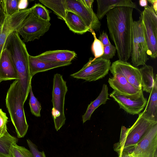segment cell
Wrapping results in <instances>:
<instances>
[{"label":"cell","instance_id":"5b68a950","mask_svg":"<svg viewBox=\"0 0 157 157\" xmlns=\"http://www.w3.org/2000/svg\"><path fill=\"white\" fill-rule=\"evenodd\" d=\"M68 91L66 82L63 76L56 73L54 75L52 102V115L55 127L58 131L64 125L66 118L64 110L65 97Z\"/></svg>","mask_w":157,"mask_h":157},{"label":"cell","instance_id":"d6a6232c","mask_svg":"<svg viewBox=\"0 0 157 157\" xmlns=\"http://www.w3.org/2000/svg\"><path fill=\"white\" fill-rule=\"evenodd\" d=\"M27 142L33 157H46L44 151H39L37 146L30 140L27 139Z\"/></svg>","mask_w":157,"mask_h":157},{"label":"cell","instance_id":"e0dca14e","mask_svg":"<svg viewBox=\"0 0 157 157\" xmlns=\"http://www.w3.org/2000/svg\"><path fill=\"white\" fill-rule=\"evenodd\" d=\"M76 56V54L73 51L58 50L47 51L35 56L42 61L52 62H71Z\"/></svg>","mask_w":157,"mask_h":157},{"label":"cell","instance_id":"7c38bea8","mask_svg":"<svg viewBox=\"0 0 157 157\" xmlns=\"http://www.w3.org/2000/svg\"><path fill=\"white\" fill-rule=\"evenodd\" d=\"M66 4L67 10L78 15L90 30H99L101 23L92 9L87 8L81 0H66Z\"/></svg>","mask_w":157,"mask_h":157},{"label":"cell","instance_id":"cb8c5ba5","mask_svg":"<svg viewBox=\"0 0 157 157\" xmlns=\"http://www.w3.org/2000/svg\"><path fill=\"white\" fill-rule=\"evenodd\" d=\"M46 7L52 10L58 18L64 20L67 10L66 0H39Z\"/></svg>","mask_w":157,"mask_h":157},{"label":"cell","instance_id":"f1b7e54d","mask_svg":"<svg viewBox=\"0 0 157 157\" xmlns=\"http://www.w3.org/2000/svg\"><path fill=\"white\" fill-rule=\"evenodd\" d=\"M89 32L91 33L94 39L91 46V50L94 56V58L101 57L104 53V46L100 41L97 38L94 30L90 29Z\"/></svg>","mask_w":157,"mask_h":157},{"label":"cell","instance_id":"d590c367","mask_svg":"<svg viewBox=\"0 0 157 157\" xmlns=\"http://www.w3.org/2000/svg\"><path fill=\"white\" fill-rule=\"evenodd\" d=\"M29 4L27 0H19L18 8L20 10L26 9Z\"/></svg>","mask_w":157,"mask_h":157},{"label":"cell","instance_id":"8d00e7d4","mask_svg":"<svg viewBox=\"0 0 157 157\" xmlns=\"http://www.w3.org/2000/svg\"><path fill=\"white\" fill-rule=\"evenodd\" d=\"M82 2L87 8L92 9V5L94 1V0H81Z\"/></svg>","mask_w":157,"mask_h":157},{"label":"cell","instance_id":"83f0119b","mask_svg":"<svg viewBox=\"0 0 157 157\" xmlns=\"http://www.w3.org/2000/svg\"><path fill=\"white\" fill-rule=\"evenodd\" d=\"M19 0H2L4 12L6 16H10L20 10L18 8Z\"/></svg>","mask_w":157,"mask_h":157},{"label":"cell","instance_id":"4fadbf2b","mask_svg":"<svg viewBox=\"0 0 157 157\" xmlns=\"http://www.w3.org/2000/svg\"><path fill=\"white\" fill-rule=\"evenodd\" d=\"M113 75L119 74L139 89L141 88V77L140 69L127 62L118 60L113 62L109 70Z\"/></svg>","mask_w":157,"mask_h":157},{"label":"cell","instance_id":"f35d334b","mask_svg":"<svg viewBox=\"0 0 157 157\" xmlns=\"http://www.w3.org/2000/svg\"><path fill=\"white\" fill-rule=\"evenodd\" d=\"M139 4L140 6L144 7L148 6V2L147 0H140L139 1Z\"/></svg>","mask_w":157,"mask_h":157},{"label":"cell","instance_id":"4dcf8cb0","mask_svg":"<svg viewBox=\"0 0 157 157\" xmlns=\"http://www.w3.org/2000/svg\"><path fill=\"white\" fill-rule=\"evenodd\" d=\"M8 119L6 113L0 108V137L3 136L7 131L6 124Z\"/></svg>","mask_w":157,"mask_h":157},{"label":"cell","instance_id":"e575fe53","mask_svg":"<svg viewBox=\"0 0 157 157\" xmlns=\"http://www.w3.org/2000/svg\"><path fill=\"white\" fill-rule=\"evenodd\" d=\"M6 16L4 11L2 0H0V24L4 23Z\"/></svg>","mask_w":157,"mask_h":157},{"label":"cell","instance_id":"8fae6325","mask_svg":"<svg viewBox=\"0 0 157 157\" xmlns=\"http://www.w3.org/2000/svg\"><path fill=\"white\" fill-rule=\"evenodd\" d=\"M157 123L154 125L135 148L128 151L133 157H157Z\"/></svg>","mask_w":157,"mask_h":157},{"label":"cell","instance_id":"d6986e66","mask_svg":"<svg viewBox=\"0 0 157 157\" xmlns=\"http://www.w3.org/2000/svg\"><path fill=\"white\" fill-rule=\"evenodd\" d=\"M71 64V62H52L45 61L39 59L35 56L30 55L29 56V70L32 77L39 72L46 71L57 67L68 66Z\"/></svg>","mask_w":157,"mask_h":157},{"label":"cell","instance_id":"ab89813d","mask_svg":"<svg viewBox=\"0 0 157 157\" xmlns=\"http://www.w3.org/2000/svg\"><path fill=\"white\" fill-rule=\"evenodd\" d=\"M3 24H0V35L2 31Z\"/></svg>","mask_w":157,"mask_h":157},{"label":"cell","instance_id":"30bf717a","mask_svg":"<svg viewBox=\"0 0 157 157\" xmlns=\"http://www.w3.org/2000/svg\"><path fill=\"white\" fill-rule=\"evenodd\" d=\"M143 91L141 89L133 96H127L113 90L109 96L118 103L120 108L127 113L134 115L139 114L146 106L147 100L144 97Z\"/></svg>","mask_w":157,"mask_h":157},{"label":"cell","instance_id":"277c9868","mask_svg":"<svg viewBox=\"0 0 157 157\" xmlns=\"http://www.w3.org/2000/svg\"><path fill=\"white\" fill-rule=\"evenodd\" d=\"M157 123L147 120L142 112L130 128L122 126L119 141L114 145V150L118 154L132 150L150 128Z\"/></svg>","mask_w":157,"mask_h":157},{"label":"cell","instance_id":"ba28073f","mask_svg":"<svg viewBox=\"0 0 157 157\" xmlns=\"http://www.w3.org/2000/svg\"><path fill=\"white\" fill-rule=\"evenodd\" d=\"M51 25L50 21L39 18L31 11L16 31L23 38L24 42H28L39 39L49 30Z\"/></svg>","mask_w":157,"mask_h":157},{"label":"cell","instance_id":"7a4b0ae2","mask_svg":"<svg viewBox=\"0 0 157 157\" xmlns=\"http://www.w3.org/2000/svg\"><path fill=\"white\" fill-rule=\"evenodd\" d=\"M4 49L8 52L17 72L25 103L29 92L33 77L29 70V55L25 44L16 31L11 32L8 35Z\"/></svg>","mask_w":157,"mask_h":157},{"label":"cell","instance_id":"9a60e30c","mask_svg":"<svg viewBox=\"0 0 157 157\" xmlns=\"http://www.w3.org/2000/svg\"><path fill=\"white\" fill-rule=\"evenodd\" d=\"M113 75L109 78L108 82L113 90L121 94L133 96L139 93L142 89L136 87L119 74H115Z\"/></svg>","mask_w":157,"mask_h":157},{"label":"cell","instance_id":"6da1fadb","mask_svg":"<svg viewBox=\"0 0 157 157\" xmlns=\"http://www.w3.org/2000/svg\"><path fill=\"white\" fill-rule=\"evenodd\" d=\"M133 9L129 7H118L111 9L106 14L107 26L118 57L119 60L124 62H127L131 55Z\"/></svg>","mask_w":157,"mask_h":157},{"label":"cell","instance_id":"603a6c76","mask_svg":"<svg viewBox=\"0 0 157 157\" xmlns=\"http://www.w3.org/2000/svg\"><path fill=\"white\" fill-rule=\"evenodd\" d=\"M139 69L141 77L142 90L150 93L154 82L153 67L151 66L145 64Z\"/></svg>","mask_w":157,"mask_h":157},{"label":"cell","instance_id":"ac0fdd59","mask_svg":"<svg viewBox=\"0 0 157 157\" xmlns=\"http://www.w3.org/2000/svg\"><path fill=\"white\" fill-rule=\"evenodd\" d=\"M97 16L101 20L111 9L120 6H126L137 9L136 4L131 0H97Z\"/></svg>","mask_w":157,"mask_h":157},{"label":"cell","instance_id":"ffe728a7","mask_svg":"<svg viewBox=\"0 0 157 157\" xmlns=\"http://www.w3.org/2000/svg\"><path fill=\"white\" fill-rule=\"evenodd\" d=\"M142 116L145 119L157 123V76L154 77L153 86Z\"/></svg>","mask_w":157,"mask_h":157},{"label":"cell","instance_id":"3957f363","mask_svg":"<svg viewBox=\"0 0 157 157\" xmlns=\"http://www.w3.org/2000/svg\"><path fill=\"white\" fill-rule=\"evenodd\" d=\"M24 104L19 81L15 80L7 91L6 104L18 138L24 137L28 129Z\"/></svg>","mask_w":157,"mask_h":157},{"label":"cell","instance_id":"d4e9b609","mask_svg":"<svg viewBox=\"0 0 157 157\" xmlns=\"http://www.w3.org/2000/svg\"><path fill=\"white\" fill-rule=\"evenodd\" d=\"M18 139L7 131L0 137V157H11L12 146L18 142Z\"/></svg>","mask_w":157,"mask_h":157},{"label":"cell","instance_id":"1f68e13d","mask_svg":"<svg viewBox=\"0 0 157 157\" xmlns=\"http://www.w3.org/2000/svg\"><path fill=\"white\" fill-rule=\"evenodd\" d=\"M116 51L115 47L111 44L104 46V53L101 57L107 60H110L115 56Z\"/></svg>","mask_w":157,"mask_h":157},{"label":"cell","instance_id":"5bb4252c","mask_svg":"<svg viewBox=\"0 0 157 157\" xmlns=\"http://www.w3.org/2000/svg\"><path fill=\"white\" fill-rule=\"evenodd\" d=\"M33 9V6L19 10L11 16H6L0 35V56L8 35L11 32L16 31L24 20L31 12Z\"/></svg>","mask_w":157,"mask_h":157},{"label":"cell","instance_id":"44dd1931","mask_svg":"<svg viewBox=\"0 0 157 157\" xmlns=\"http://www.w3.org/2000/svg\"><path fill=\"white\" fill-rule=\"evenodd\" d=\"M64 21L69 29L75 33L82 34L90 31V28L82 19L71 11L67 10Z\"/></svg>","mask_w":157,"mask_h":157},{"label":"cell","instance_id":"52a82bcc","mask_svg":"<svg viewBox=\"0 0 157 157\" xmlns=\"http://www.w3.org/2000/svg\"><path fill=\"white\" fill-rule=\"evenodd\" d=\"M143 25L147 46V55L153 59L157 56V15L153 8L144 7L140 16Z\"/></svg>","mask_w":157,"mask_h":157},{"label":"cell","instance_id":"74e56055","mask_svg":"<svg viewBox=\"0 0 157 157\" xmlns=\"http://www.w3.org/2000/svg\"><path fill=\"white\" fill-rule=\"evenodd\" d=\"M147 2L150 3L152 5L151 6L153 8L155 11L157 13V0H148Z\"/></svg>","mask_w":157,"mask_h":157},{"label":"cell","instance_id":"f546056e","mask_svg":"<svg viewBox=\"0 0 157 157\" xmlns=\"http://www.w3.org/2000/svg\"><path fill=\"white\" fill-rule=\"evenodd\" d=\"M10 154L11 157H33L30 151L17 143L12 146Z\"/></svg>","mask_w":157,"mask_h":157},{"label":"cell","instance_id":"8992f818","mask_svg":"<svg viewBox=\"0 0 157 157\" xmlns=\"http://www.w3.org/2000/svg\"><path fill=\"white\" fill-rule=\"evenodd\" d=\"M147 46L144 30L140 17L133 21L131 56L132 65L137 67L144 66L148 60L147 54Z\"/></svg>","mask_w":157,"mask_h":157},{"label":"cell","instance_id":"4316f807","mask_svg":"<svg viewBox=\"0 0 157 157\" xmlns=\"http://www.w3.org/2000/svg\"><path fill=\"white\" fill-rule=\"evenodd\" d=\"M33 7L32 12L35 15L44 20L50 21L49 12L45 7L39 3L35 4Z\"/></svg>","mask_w":157,"mask_h":157},{"label":"cell","instance_id":"2e32d148","mask_svg":"<svg viewBox=\"0 0 157 157\" xmlns=\"http://www.w3.org/2000/svg\"><path fill=\"white\" fill-rule=\"evenodd\" d=\"M13 79L18 80V75L8 52L4 49L0 56V83Z\"/></svg>","mask_w":157,"mask_h":157},{"label":"cell","instance_id":"484cf974","mask_svg":"<svg viewBox=\"0 0 157 157\" xmlns=\"http://www.w3.org/2000/svg\"><path fill=\"white\" fill-rule=\"evenodd\" d=\"M29 93L30 99L29 103L31 112L35 116L40 117L42 108L41 104L34 96L32 91V86H30Z\"/></svg>","mask_w":157,"mask_h":157},{"label":"cell","instance_id":"7402d4cb","mask_svg":"<svg viewBox=\"0 0 157 157\" xmlns=\"http://www.w3.org/2000/svg\"><path fill=\"white\" fill-rule=\"evenodd\" d=\"M108 88L106 84L103 85L101 93L97 98L88 105L85 113L82 116L83 123L90 120L91 115L94 110L102 104L106 103L109 99Z\"/></svg>","mask_w":157,"mask_h":157},{"label":"cell","instance_id":"9c48e42d","mask_svg":"<svg viewBox=\"0 0 157 157\" xmlns=\"http://www.w3.org/2000/svg\"><path fill=\"white\" fill-rule=\"evenodd\" d=\"M111 64L110 60L101 57L96 59L91 57L81 69L70 76L86 81H95L103 78L108 73Z\"/></svg>","mask_w":157,"mask_h":157},{"label":"cell","instance_id":"836d02e7","mask_svg":"<svg viewBox=\"0 0 157 157\" xmlns=\"http://www.w3.org/2000/svg\"><path fill=\"white\" fill-rule=\"evenodd\" d=\"M98 39L101 42L103 46L109 45L111 44L106 32L104 31H103L102 33L100 34Z\"/></svg>","mask_w":157,"mask_h":157}]
</instances>
